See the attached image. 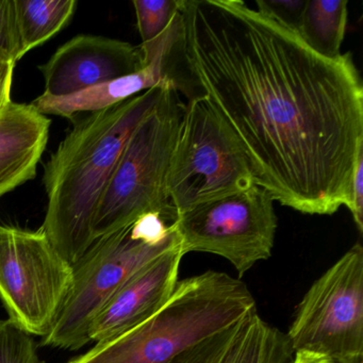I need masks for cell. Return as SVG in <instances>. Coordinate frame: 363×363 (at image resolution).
<instances>
[{"mask_svg":"<svg viewBox=\"0 0 363 363\" xmlns=\"http://www.w3.org/2000/svg\"><path fill=\"white\" fill-rule=\"evenodd\" d=\"M167 79L203 97L282 206L331 216L363 152V84L352 54L320 56L242 0H182Z\"/></svg>","mask_w":363,"mask_h":363,"instance_id":"cell-1","label":"cell"},{"mask_svg":"<svg viewBox=\"0 0 363 363\" xmlns=\"http://www.w3.org/2000/svg\"><path fill=\"white\" fill-rule=\"evenodd\" d=\"M167 80L90 113L48 159L43 177L48 208L41 228L69 264H75L94 242L95 213L123 148L160 101Z\"/></svg>","mask_w":363,"mask_h":363,"instance_id":"cell-2","label":"cell"},{"mask_svg":"<svg viewBox=\"0 0 363 363\" xmlns=\"http://www.w3.org/2000/svg\"><path fill=\"white\" fill-rule=\"evenodd\" d=\"M258 312L241 279L207 271L179 280L164 305L130 330L67 363H173Z\"/></svg>","mask_w":363,"mask_h":363,"instance_id":"cell-3","label":"cell"},{"mask_svg":"<svg viewBox=\"0 0 363 363\" xmlns=\"http://www.w3.org/2000/svg\"><path fill=\"white\" fill-rule=\"evenodd\" d=\"M180 243L175 224L150 212L93 242L73 265V286L44 345L79 350L90 342L93 320L141 267Z\"/></svg>","mask_w":363,"mask_h":363,"instance_id":"cell-4","label":"cell"},{"mask_svg":"<svg viewBox=\"0 0 363 363\" xmlns=\"http://www.w3.org/2000/svg\"><path fill=\"white\" fill-rule=\"evenodd\" d=\"M184 110L179 92L167 80L160 101L123 148L95 213L94 241L150 212L175 222L167 180Z\"/></svg>","mask_w":363,"mask_h":363,"instance_id":"cell-5","label":"cell"},{"mask_svg":"<svg viewBox=\"0 0 363 363\" xmlns=\"http://www.w3.org/2000/svg\"><path fill=\"white\" fill-rule=\"evenodd\" d=\"M255 182L238 138L207 99H188L172 157L167 190L177 216Z\"/></svg>","mask_w":363,"mask_h":363,"instance_id":"cell-6","label":"cell"},{"mask_svg":"<svg viewBox=\"0 0 363 363\" xmlns=\"http://www.w3.org/2000/svg\"><path fill=\"white\" fill-rule=\"evenodd\" d=\"M73 265L52 246L43 229L0 224V301L30 335L52 330L73 286Z\"/></svg>","mask_w":363,"mask_h":363,"instance_id":"cell-7","label":"cell"},{"mask_svg":"<svg viewBox=\"0 0 363 363\" xmlns=\"http://www.w3.org/2000/svg\"><path fill=\"white\" fill-rule=\"evenodd\" d=\"M174 224L184 255H216L243 276L272 256L278 220L273 197L252 184L179 214Z\"/></svg>","mask_w":363,"mask_h":363,"instance_id":"cell-8","label":"cell"},{"mask_svg":"<svg viewBox=\"0 0 363 363\" xmlns=\"http://www.w3.org/2000/svg\"><path fill=\"white\" fill-rule=\"evenodd\" d=\"M293 352L363 356V247L352 245L308 289L286 333Z\"/></svg>","mask_w":363,"mask_h":363,"instance_id":"cell-9","label":"cell"},{"mask_svg":"<svg viewBox=\"0 0 363 363\" xmlns=\"http://www.w3.org/2000/svg\"><path fill=\"white\" fill-rule=\"evenodd\" d=\"M141 46L97 35H77L61 46L40 71L50 96L75 94L137 73L146 67Z\"/></svg>","mask_w":363,"mask_h":363,"instance_id":"cell-10","label":"cell"},{"mask_svg":"<svg viewBox=\"0 0 363 363\" xmlns=\"http://www.w3.org/2000/svg\"><path fill=\"white\" fill-rule=\"evenodd\" d=\"M184 256L180 242L133 274L95 316L89 331L90 342L113 339L156 313L179 281Z\"/></svg>","mask_w":363,"mask_h":363,"instance_id":"cell-11","label":"cell"},{"mask_svg":"<svg viewBox=\"0 0 363 363\" xmlns=\"http://www.w3.org/2000/svg\"><path fill=\"white\" fill-rule=\"evenodd\" d=\"M50 124L31 104L0 110V199L35 177Z\"/></svg>","mask_w":363,"mask_h":363,"instance_id":"cell-12","label":"cell"},{"mask_svg":"<svg viewBox=\"0 0 363 363\" xmlns=\"http://www.w3.org/2000/svg\"><path fill=\"white\" fill-rule=\"evenodd\" d=\"M180 16V13H179ZM179 16L167 31L156 56L144 69L131 75L91 86L75 94L55 97L42 94L31 105L43 116H57L73 120L82 112L103 111L118 105L167 79V61L177 30Z\"/></svg>","mask_w":363,"mask_h":363,"instance_id":"cell-13","label":"cell"},{"mask_svg":"<svg viewBox=\"0 0 363 363\" xmlns=\"http://www.w3.org/2000/svg\"><path fill=\"white\" fill-rule=\"evenodd\" d=\"M293 356L286 333L257 312L243 323L220 363H290Z\"/></svg>","mask_w":363,"mask_h":363,"instance_id":"cell-14","label":"cell"},{"mask_svg":"<svg viewBox=\"0 0 363 363\" xmlns=\"http://www.w3.org/2000/svg\"><path fill=\"white\" fill-rule=\"evenodd\" d=\"M347 0H307L297 33L320 56L337 59L345 38Z\"/></svg>","mask_w":363,"mask_h":363,"instance_id":"cell-15","label":"cell"},{"mask_svg":"<svg viewBox=\"0 0 363 363\" xmlns=\"http://www.w3.org/2000/svg\"><path fill=\"white\" fill-rule=\"evenodd\" d=\"M77 5L76 0H14L22 56L62 30Z\"/></svg>","mask_w":363,"mask_h":363,"instance_id":"cell-16","label":"cell"},{"mask_svg":"<svg viewBox=\"0 0 363 363\" xmlns=\"http://www.w3.org/2000/svg\"><path fill=\"white\" fill-rule=\"evenodd\" d=\"M141 50L146 65L156 56L167 29L177 18L182 0H135Z\"/></svg>","mask_w":363,"mask_h":363,"instance_id":"cell-17","label":"cell"},{"mask_svg":"<svg viewBox=\"0 0 363 363\" xmlns=\"http://www.w3.org/2000/svg\"><path fill=\"white\" fill-rule=\"evenodd\" d=\"M0 363H41L35 340L11 320H0Z\"/></svg>","mask_w":363,"mask_h":363,"instance_id":"cell-18","label":"cell"},{"mask_svg":"<svg viewBox=\"0 0 363 363\" xmlns=\"http://www.w3.org/2000/svg\"><path fill=\"white\" fill-rule=\"evenodd\" d=\"M244 322L199 344L196 347L176 359L173 363H220L235 341Z\"/></svg>","mask_w":363,"mask_h":363,"instance_id":"cell-19","label":"cell"},{"mask_svg":"<svg viewBox=\"0 0 363 363\" xmlns=\"http://www.w3.org/2000/svg\"><path fill=\"white\" fill-rule=\"evenodd\" d=\"M22 58L14 0H0V59L16 65Z\"/></svg>","mask_w":363,"mask_h":363,"instance_id":"cell-20","label":"cell"},{"mask_svg":"<svg viewBox=\"0 0 363 363\" xmlns=\"http://www.w3.org/2000/svg\"><path fill=\"white\" fill-rule=\"evenodd\" d=\"M307 0H257V10L297 31Z\"/></svg>","mask_w":363,"mask_h":363,"instance_id":"cell-21","label":"cell"},{"mask_svg":"<svg viewBox=\"0 0 363 363\" xmlns=\"http://www.w3.org/2000/svg\"><path fill=\"white\" fill-rule=\"evenodd\" d=\"M346 207L350 209L359 233H363V152L358 157L348 190Z\"/></svg>","mask_w":363,"mask_h":363,"instance_id":"cell-22","label":"cell"},{"mask_svg":"<svg viewBox=\"0 0 363 363\" xmlns=\"http://www.w3.org/2000/svg\"><path fill=\"white\" fill-rule=\"evenodd\" d=\"M16 65L0 59V110L11 103L12 82Z\"/></svg>","mask_w":363,"mask_h":363,"instance_id":"cell-23","label":"cell"},{"mask_svg":"<svg viewBox=\"0 0 363 363\" xmlns=\"http://www.w3.org/2000/svg\"><path fill=\"white\" fill-rule=\"evenodd\" d=\"M290 363H363V356L330 357L311 352H294Z\"/></svg>","mask_w":363,"mask_h":363,"instance_id":"cell-24","label":"cell"}]
</instances>
